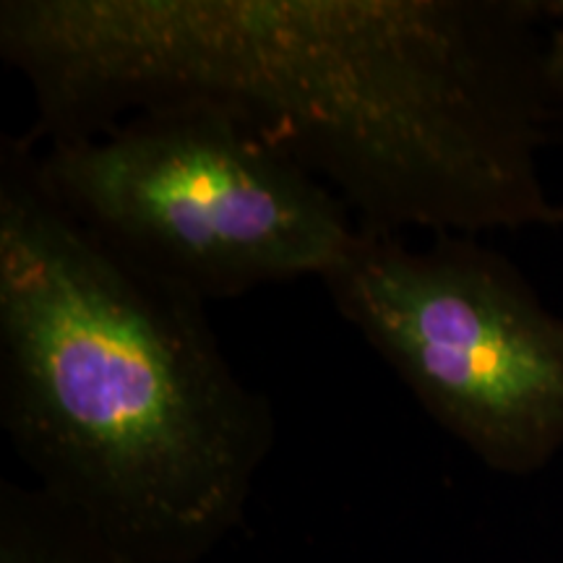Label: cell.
I'll return each mask as SVG.
<instances>
[{
    "mask_svg": "<svg viewBox=\"0 0 563 563\" xmlns=\"http://www.w3.org/2000/svg\"><path fill=\"white\" fill-rule=\"evenodd\" d=\"M548 3L3 0L37 144L162 104L228 112L378 235L555 228Z\"/></svg>",
    "mask_w": 563,
    "mask_h": 563,
    "instance_id": "obj_1",
    "label": "cell"
},
{
    "mask_svg": "<svg viewBox=\"0 0 563 563\" xmlns=\"http://www.w3.org/2000/svg\"><path fill=\"white\" fill-rule=\"evenodd\" d=\"M37 162L97 241L203 306L321 279L357 232L321 180L203 104L139 110Z\"/></svg>",
    "mask_w": 563,
    "mask_h": 563,
    "instance_id": "obj_3",
    "label": "cell"
},
{
    "mask_svg": "<svg viewBox=\"0 0 563 563\" xmlns=\"http://www.w3.org/2000/svg\"><path fill=\"white\" fill-rule=\"evenodd\" d=\"M332 306L402 378L426 415L501 475L563 449V319L501 253L470 235L357 228L319 279Z\"/></svg>",
    "mask_w": 563,
    "mask_h": 563,
    "instance_id": "obj_4",
    "label": "cell"
},
{
    "mask_svg": "<svg viewBox=\"0 0 563 563\" xmlns=\"http://www.w3.org/2000/svg\"><path fill=\"white\" fill-rule=\"evenodd\" d=\"M551 5V16H555L553 32L548 34V81L555 91V97L563 100V3H548Z\"/></svg>",
    "mask_w": 563,
    "mask_h": 563,
    "instance_id": "obj_6",
    "label": "cell"
},
{
    "mask_svg": "<svg viewBox=\"0 0 563 563\" xmlns=\"http://www.w3.org/2000/svg\"><path fill=\"white\" fill-rule=\"evenodd\" d=\"M0 428L34 485L133 563H199L243 525L274 412L207 306L97 241L0 141Z\"/></svg>",
    "mask_w": 563,
    "mask_h": 563,
    "instance_id": "obj_2",
    "label": "cell"
},
{
    "mask_svg": "<svg viewBox=\"0 0 563 563\" xmlns=\"http://www.w3.org/2000/svg\"><path fill=\"white\" fill-rule=\"evenodd\" d=\"M0 563H133L37 485L0 483Z\"/></svg>",
    "mask_w": 563,
    "mask_h": 563,
    "instance_id": "obj_5",
    "label": "cell"
}]
</instances>
